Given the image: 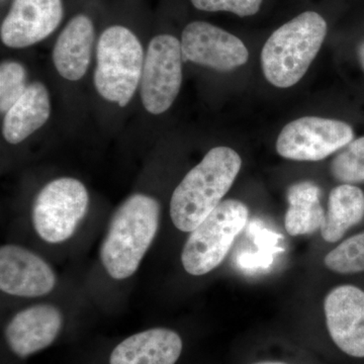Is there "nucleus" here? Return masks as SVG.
Listing matches in <instances>:
<instances>
[{
  "mask_svg": "<svg viewBox=\"0 0 364 364\" xmlns=\"http://www.w3.org/2000/svg\"><path fill=\"white\" fill-rule=\"evenodd\" d=\"M236 151L219 146L183 177L172 193L170 217L177 229L191 233L215 210L240 172Z\"/></svg>",
  "mask_w": 364,
  "mask_h": 364,
  "instance_id": "nucleus-1",
  "label": "nucleus"
},
{
  "mask_svg": "<svg viewBox=\"0 0 364 364\" xmlns=\"http://www.w3.org/2000/svg\"><path fill=\"white\" fill-rule=\"evenodd\" d=\"M159 221V202L150 196L135 193L117 208L100 247V259L112 279H128L136 272Z\"/></svg>",
  "mask_w": 364,
  "mask_h": 364,
  "instance_id": "nucleus-2",
  "label": "nucleus"
},
{
  "mask_svg": "<svg viewBox=\"0 0 364 364\" xmlns=\"http://www.w3.org/2000/svg\"><path fill=\"white\" fill-rule=\"evenodd\" d=\"M327 30L325 18L315 11L301 14L277 28L261 52L267 80L279 88L298 83L320 51Z\"/></svg>",
  "mask_w": 364,
  "mask_h": 364,
  "instance_id": "nucleus-3",
  "label": "nucleus"
},
{
  "mask_svg": "<svg viewBox=\"0 0 364 364\" xmlns=\"http://www.w3.org/2000/svg\"><path fill=\"white\" fill-rule=\"evenodd\" d=\"M140 40L130 28L114 25L105 28L95 47V90L107 102L127 107L140 87L145 61Z\"/></svg>",
  "mask_w": 364,
  "mask_h": 364,
  "instance_id": "nucleus-4",
  "label": "nucleus"
},
{
  "mask_svg": "<svg viewBox=\"0 0 364 364\" xmlns=\"http://www.w3.org/2000/svg\"><path fill=\"white\" fill-rule=\"evenodd\" d=\"M249 210L237 200H224L191 232L181 262L189 274H207L219 267L247 225Z\"/></svg>",
  "mask_w": 364,
  "mask_h": 364,
  "instance_id": "nucleus-5",
  "label": "nucleus"
},
{
  "mask_svg": "<svg viewBox=\"0 0 364 364\" xmlns=\"http://www.w3.org/2000/svg\"><path fill=\"white\" fill-rule=\"evenodd\" d=\"M90 196L85 184L61 177L46 184L33 203L36 232L48 243L68 240L87 213Z\"/></svg>",
  "mask_w": 364,
  "mask_h": 364,
  "instance_id": "nucleus-6",
  "label": "nucleus"
},
{
  "mask_svg": "<svg viewBox=\"0 0 364 364\" xmlns=\"http://www.w3.org/2000/svg\"><path fill=\"white\" fill-rule=\"evenodd\" d=\"M182 59L181 41L174 36L160 33L148 44L139 90L144 109L153 116L168 111L178 97Z\"/></svg>",
  "mask_w": 364,
  "mask_h": 364,
  "instance_id": "nucleus-7",
  "label": "nucleus"
},
{
  "mask_svg": "<svg viewBox=\"0 0 364 364\" xmlns=\"http://www.w3.org/2000/svg\"><path fill=\"white\" fill-rule=\"evenodd\" d=\"M348 124L336 119L304 117L287 124L280 132L277 151L296 161H320L353 141Z\"/></svg>",
  "mask_w": 364,
  "mask_h": 364,
  "instance_id": "nucleus-8",
  "label": "nucleus"
},
{
  "mask_svg": "<svg viewBox=\"0 0 364 364\" xmlns=\"http://www.w3.org/2000/svg\"><path fill=\"white\" fill-rule=\"evenodd\" d=\"M182 57L198 65L231 71L248 61L245 44L236 36L205 21H193L181 33Z\"/></svg>",
  "mask_w": 364,
  "mask_h": 364,
  "instance_id": "nucleus-9",
  "label": "nucleus"
},
{
  "mask_svg": "<svg viewBox=\"0 0 364 364\" xmlns=\"http://www.w3.org/2000/svg\"><path fill=\"white\" fill-rule=\"evenodd\" d=\"M62 0H13L0 26L2 44L23 49L47 39L63 20Z\"/></svg>",
  "mask_w": 364,
  "mask_h": 364,
  "instance_id": "nucleus-10",
  "label": "nucleus"
},
{
  "mask_svg": "<svg viewBox=\"0 0 364 364\" xmlns=\"http://www.w3.org/2000/svg\"><path fill=\"white\" fill-rule=\"evenodd\" d=\"M330 336L340 350L364 358V291L351 284L335 287L324 301Z\"/></svg>",
  "mask_w": 364,
  "mask_h": 364,
  "instance_id": "nucleus-11",
  "label": "nucleus"
},
{
  "mask_svg": "<svg viewBox=\"0 0 364 364\" xmlns=\"http://www.w3.org/2000/svg\"><path fill=\"white\" fill-rule=\"evenodd\" d=\"M56 284L52 268L37 254L16 245L0 249V289L11 296L36 298Z\"/></svg>",
  "mask_w": 364,
  "mask_h": 364,
  "instance_id": "nucleus-12",
  "label": "nucleus"
},
{
  "mask_svg": "<svg viewBox=\"0 0 364 364\" xmlns=\"http://www.w3.org/2000/svg\"><path fill=\"white\" fill-rule=\"evenodd\" d=\"M63 326V316L56 306L37 305L21 311L6 329L9 348L25 358L47 348L55 341Z\"/></svg>",
  "mask_w": 364,
  "mask_h": 364,
  "instance_id": "nucleus-13",
  "label": "nucleus"
},
{
  "mask_svg": "<svg viewBox=\"0 0 364 364\" xmlns=\"http://www.w3.org/2000/svg\"><path fill=\"white\" fill-rule=\"evenodd\" d=\"M95 43V28L86 14H76L64 26L53 48L55 69L68 81L80 80L87 73Z\"/></svg>",
  "mask_w": 364,
  "mask_h": 364,
  "instance_id": "nucleus-14",
  "label": "nucleus"
},
{
  "mask_svg": "<svg viewBox=\"0 0 364 364\" xmlns=\"http://www.w3.org/2000/svg\"><path fill=\"white\" fill-rule=\"evenodd\" d=\"M182 352L176 332L155 328L124 339L112 350L109 364H176Z\"/></svg>",
  "mask_w": 364,
  "mask_h": 364,
  "instance_id": "nucleus-15",
  "label": "nucleus"
},
{
  "mask_svg": "<svg viewBox=\"0 0 364 364\" xmlns=\"http://www.w3.org/2000/svg\"><path fill=\"white\" fill-rule=\"evenodd\" d=\"M51 111V97L47 86L40 81L31 82L20 100L4 114V140L11 145L23 142L47 123Z\"/></svg>",
  "mask_w": 364,
  "mask_h": 364,
  "instance_id": "nucleus-16",
  "label": "nucleus"
},
{
  "mask_svg": "<svg viewBox=\"0 0 364 364\" xmlns=\"http://www.w3.org/2000/svg\"><path fill=\"white\" fill-rule=\"evenodd\" d=\"M364 193L353 184H342L332 189L325 222L321 228L323 239L336 243L352 227L363 221Z\"/></svg>",
  "mask_w": 364,
  "mask_h": 364,
  "instance_id": "nucleus-17",
  "label": "nucleus"
},
{
  "mask_svg": "<svg viewBox=\"0 0 364 364\" xmlns=\"http://www.w3.org/2000/svg\"><path fill=\"white\" fill-rule=\"evenodd\" d=\"M328 269L341 274L364 272V232L340 243L325 256Z\"/></svg>",
  "mask_w": 364,
  "mask_h": 364,
  "instance_id": "nucleus-18",
  "label": "nucleus"
},
{
  "mask_svg": "<svg viewBox=\"0 0 364 364\" xmlns=\"http://www.w3.org/2000/svg\"><path fill=\"white\" fill-rule=\"evenodd\" d=\"M331 173L343 184L364 182V136L345 146L331 163Z\"/></svg>",
  "mask_w": 364,
  "mask_h": 364,
  "instance_id": "nucleus-19",
  "label": "nucleus"
},
{
  "mask_svg": "<svg viewBox=\"0 0 364 364\" xmlns=\"http://www.w3.org/2000/svg\"><path fill=\"white\" fill-rule=\"evenodd\" d=\"M325 215L320 202L291 203L284 218V226L291 236L313 234L324 225Z\"/></svg>",
  "mask_w": 364,
  "mask_h": 364,
  "instance_id": "nucleus-20",
  "label": "nucleus"
},
{
  "mask_svg": "<svg viewBox=\"0 0 364 364\" xmlns=\"http://www.w3.org/2000/svg\"><path fill=\"white\" fill-rule=\"evenodd\" d=\"M30 83L28 72L20 62H2L0 65V112L6 114L23 95Z\"/></svg>",
  "mask_w": 364,
  "mask_h": 364,
  "instance_id": "nucleus-21",
  "label": "nucleus"
},
{
  "mask_svg": "<svg viewBox=\"0 0 364 364\" xmlns=\"http://www.w3.org/2000/svg\"><path fill=\"white\" fill-rule=\"evenodd\" d=\"M196 9L208 13L228 11L241 16H251L259 11L262 0H191Z\"/></svg>",
  "mask_w": 364,
  "mask_h": 364,
  "instance_id": "nucleus-22",
  "label": "nucleus"
},
{
  "mask_svg": "<svg viewBox=\"0 0 364 364\" xmlns=\"http://www.w3.org/2000/svg\"><path fill=\"white\" fill-rule=\"evenodd\" d=\"M321 189L311 181H301L294 184L287 191L289 205L296 203L320 202Z\"/></svg>",
  "mask_w": 364,
  "mask_h": 364,
  "instance_id": "nucleus-23",
  "label": "nucleus"
},
{
  "mask_svg": "<svg viewBox=\"0 0 364 364\" xmlns=\"http://www.w3.org/2000/svg\"><path fill=\"white\" fill-rule=\"evenodd\" d=\"M358 57L360 60L361 66H363L364 70V42L361 43L358 47Z\"/></svg>",
  "mask_w": 364,
  "mask_h": 364,
  "instance_id": "nucleus-24",
  "label": "nucleus"
},
{
  "mask_svg": "<svg viewBox=\"0 0 364 364\" xmlns=\"http://www.w3.org/2000/svg\"><path fill=\"white\" fill-rule=\"evenodd\" d=\"M254 364H287L284 363H279V361H262V363H257Z\"/></svg>",
  "mask_w": 364,
  "mask_h": 364,
  "instance_id": "nucleus-25",
  "label": "nucleus"
}]
</instances>
